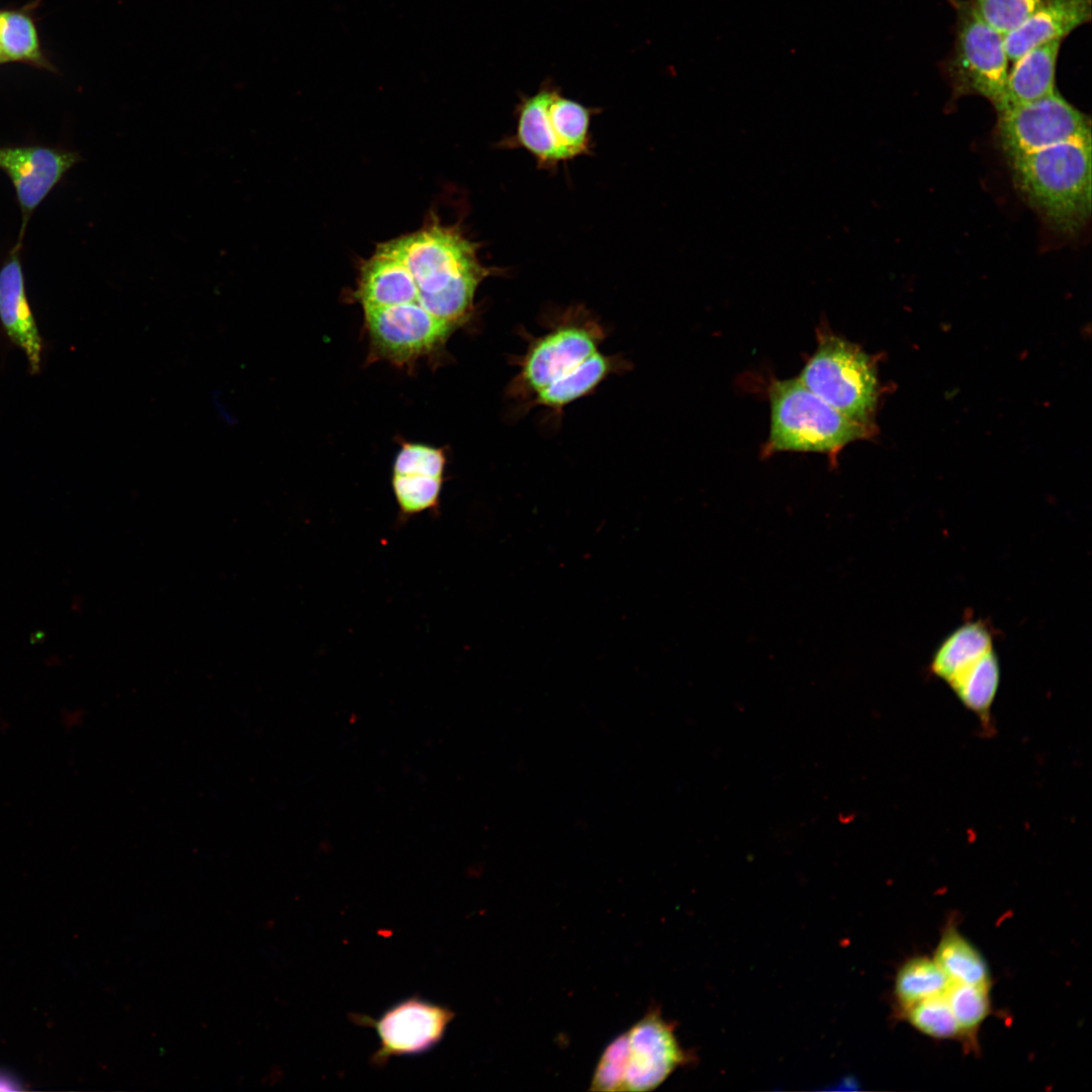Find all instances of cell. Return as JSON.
<instances>
[{"label":"cell","instance_id":"4","mask_svg":"<svg viewBox=\"0 0 1092 1092\" xmlns=\"http://www.w3.org/2000/svg\"><path fill=\"white\" fill-rule=\"evenodd\" d=\"M770 426L762 453L814 452L832 461L849 443L868 438L874 425L844 416L799 379H777L768 387Z\"/></svg>","mask_w":1092,"mask_h":1092},{"label":"cell","instance_id":"18","mask_svg":"<svg viewBox=\"0 0 1092 1092\" xmlns=\"http://www.w3.org/2000/svg\"><path fill=\"white\" fill-rule=\"evenodd\" d=\"M1000 678V661L993 648L965 668L947 685L968 710L976 714L983 723L988 724Z\"/></svg>","mask_w":1092,"mask_h":1092},{"label":"cell","instance_id":"7","mask_svg":"<svg viewBox=\"0 0 1092 1092\" xmlns=\"http://www.w3.org/2000/svg\"><path fill=\"white\" fill-rule=\"evenodd\" d=\"M798 379L835 410L873 425L878 380L871 358L856 345L827 329L817 332V347Z\"/></svg>","mask_w":1092,"mask_h":1092},{"label":"cell","instance_id":"22","mask_svg":"<svg viewBox=\"0 0 1092 1092\" xmlns=\"http://www.w3.org/2000/svg\"><path fill=\"white\" fill-rule=\"evenodd\" d=\"M990 986L948 984L944 997L957 1021L962 1038L976 1044L978 1029L991 1011Z\"/></svg>","mask_w":1092,"mask_h":1092},{"label":"cell","instance_id":"21","mask_svg":"<svg viewBox=\"0 0 1092 1092\" xmlns=\"http://www.w3.org/2000/svg\"><path fill=\"white\" fill-rule=\"evenodd\" d=\"M948 984V979L933 959L911 958L899 968L895 978L894 996L899 1010L943 994Z\"/></svg>","mask_w":1092,"mask_h":1092},{"label":"cell","instance_id":"12","mask_svg":"<svg viewBox=\"0 0 1092 1092\" xmlns=\"http://www.w3.org/2000/svg\"><path fill=\"white\" fill-rule=\"evenodd\" d=\"M79 160L75 152L48 147H0V169L10 178L21 210L17 245L34 209Z\"/></svg>","mask_w":1092,"mask_h":1092},{"label":"cell","instance_id":"6","mask_svg":"<svg viewBox=\"0 0 1092 1092\" xmlns=\"http://www.w3.org/2000/svg\"><path fill=\"white\" fill-rule=\"evenodd\" d=\"M599 111L563 96L551 80H545L535 94L520 97L516 131L503 146L526 150L543 170L556 169L592 153L590 120Z\"/></svg>","mask_w":1092,"mask_h":1092},{"label":"cell","instance_id":"26","mask_svg":"<svg viewBox=\"0 0 1092 1092\" xmlns=\"http://www.w3.org/2000/svg\"><path fill=\"white\" fill-rule=\"evenodd\" d=\"M0 64H3V60H2V56H1V52H0Z\"/></svg>","mask_w":1092,"mask_h":1092},{"label":"cell","instance_id":"16","mask_svg":"<svg viewBox=\"0 0 1092 1092\" xmlns=\"http://www.w3.org/2000/svg\"><path fill=\"white\" fill-rule=\"evenodd\" d=\"M1062 41L1039 44L1012 62L1003 109L1034 101L1057 90L1056 69Z\"/></svg>","mask_w":1092,"mask_h":1092},{"label":"cell","instance_id":"2","mask_svg":"<svg viewBox=\"0 0 1092 1092\" xmlns=\"http://www.w3.org/2000/svg\"><path fill=\"white\" fill-rule=\"evenodd\" d=\"M385 244L412 274L418 304L457 329L471 320L480 283L503 272L480 263L476 243L438 222Z\"/></svg>","mask_w":1092,"mask_h":1092},{"label":"cell","instance_id":"13","mask_svg":"<svg viewBox=\"0 0 1092 1092\" xmlns=\"http://www.w3.org/2000/svg\"><path fill=\"white\" fill-rule=\"evenodd\" d=\"M20 248L15 244L0 269V323L9 340L24 353L31 374H37L43 342L26 294Z\"/></svg>","mask_w":1092,"mask_h":1092},{"label":"cell","instance_id":"5","mask_svg":"<svg viewBox=\"0 0 1092 1092\" xmlns=\"http://www.w3.org/2000/svg\"><path fill=\"white\" fill-rule=\"evenodd\" d=\"M694 1060L679 1043L671 1022L656 1009L613 1039L601 1055L593 1091H650Z\"/></svg>","mask_w":1092,"mask_h":1092},{"label":"cell","instance_id":"10","mask_svg":"<svg viewBox=\"0 0 1092 1092\" xmlns=\"http://www.w3.org/2000/svg\"><path fill=\"white\" fill-rule=\"evenodd\" d=\"M371 360L416 363L444 347L457 329L415 304L363 308Z\"/></svg>","mask_w":1092,"mask_h":1092},{"label":"cell","instance_id":"11","mask_svg":"<svg viewBox=\"0 0 1092 1092\" xmlns=\"http://www.w3.org/2000/svg\"><path fill=\"white\" fill-rule=\"evenodd\" d=\"M455 1012L448 1006L419 996L403 999L379 1017L351 1014L356 1024L373 1028L379 1049L372 1055L374 1066H384L392 1057L414 1056L436 1046L445 1036Z\"/></svg>","mask_w":1092,"mask_h":1092},{"label":"cell","instance_id":"1","mask_svg":"<svg viewBox=\"0 0 1092 1092\" xmlns=\"http://www.w3.org/2000/svg\"><path fill=\"white\" fill-rule=\"evenodd\" d=\"M542 326L545 332L538 336L523 332L526 349L512 357L518 371L507 396L518 415L542 407L558 418L608 378L630 369L622 355L602 350L607 330L583 304L548 308Z\"/></svg>","mask_w":1092,"mask_h":1092},{"label":"cell","instance_id":"25","mask_svg":"<svg viewBox=\"0 0 1092 1092\" xmlns=\"http://www.w3.org/2000/svg\"><path fill=\"white\" fill-rule=\"evenodd\" d=\"M973 9L1003 35L1018 26L1042 0H968Z\"/></svg>","mask_w":1092,"mask_h":1092},{"label":"cell","instance_id":"24","mask_svg":"<svg viewBox=\"0 0 1092 1092\" xmlns=\"http://www.w3.org/2000/svg\"><path fill=\"white\" fill-rule=\"evenodd\" d=\"M446 455L434 446L404 442L392 465L394 474H424L444 479Z\"/></svg>","mask_w":1092,"mask_h":1092},{"label":"cell","instance_id":"8","mask_svg":"<svg viewBox=\"0 0 1092 1092\" xmlns=\"http://www.w3.org/2000/svg\"><path fill=\"white\" fill-rule=\"evenodd\" d=\"M956 11L952 50L942 64L956 97L979 95L996 109L1005 104L1009 59L1004 35L987 23L968 0H949Z\"/></svg>","mask_w":1092,"mask_h":1092},{"label":"cell","instance_id":"19","mask_svg":"<svg viewBox=\"0 0 1092 1092\" xmlns=\"http://www.w3.org/2000/svg\"><path fill=\"white\" fill-rule=\"evenodd\" d=\"M932 959L950 983L990 986L985 959L953 925L943 930Z\"/></svg>","mask_w":1092,"mask_h":1092},{"label":"cell","instance_id":"23","mask_svg":"<svg viewBox=\"0 0 1092 1092\" xmlns=\"http://www.w3.org/2000/svg\"><path fill=\"white\" fill-rule=\"evenodd\" d=\"M900 1012L914 1028L925 1035L937 1039L962 1038L944 993L921 1000Z\"/></svg>","mask_w":1092,"mask_h":1092},{"label":"cell","instance_id":"3","mask_svg":"<svg viewBox=\"0 0 1092 1092\" xmlns=\"http://www.w3.org/2000/svg\"><path fill=\"white\" fill-rule=\"evenodd\" d=\"M1019 192L1055 231L1076 235L1091 214V138L1011 160Z\"/></svg>","mask_w":1092,"mask_h":1092},{"label":"cell","instance_id":"17","mask_svg":"<svg viewBox=\"0 0 1092 1092\" xmlns=\"http://www.w3.org/2000/svg\"><path fill=\"white\" fill-rule=\"evenodd\" d=\"M994 648V633L982 620L969 621L951 631L935 649L930 671L946 684Z\"/></svg>","mask_w":1092,"mask_h":1092},{"label":"cell","instance_id":"20","mask_svg":"<svg viewBox=\"0 0 1092 1092\" xmlns=\"http://www.w3.org/2000/svg\"><path fill=\"white\" fill-rule=\"evenodd\" d=\"M0 52L3 63L21 62L53 70L44 55L31 8L0 9Z\"/></svg>","mask_w":1092,"mask_h":1092},{"label":"cell","instance_id":"14","mask_svg":"<svg viewBox=\"0 0 1092 1092\" xmlns=\"http://www.w3.org/2000/svg\"><path fill=\"white\" fill-rule=\"evenodd\" d=\"M1091 0H1042L1015 28L1004 34L1009 61L1050 41L1063 40L1078 27L1090 22Z\"/></svg>","mask_w":1092,"mask_h":1092},{"label":"cell","instance_id":"9","mask_svg":"<svg viewBox=\"0 0 1092 1092\" xmlns=\"http://www.w3.org/2000/svg\"><path fill=\"white\" fill-rule=\"evenodd\" d=\"M997 115L998 140L1008 160L1065 142L1091 138L1088 116L1058 90L1034 101L1005 108Z\"/></svg>","mask_w":1092,"mask_h":1092},{"label":"cell","instance_id":"15","mask_svg":"<svg viewBox=\"0 0 1092 1092\" xmlns=\"http://www.w3.org/2000/svg\"><path fill=\"white\" fill-rule=\"evenodd\" d=\"M354 297L362 308L419 305L412 274L385 243L361 265Z\"/></svg>","mask_w":1092,"mask_h":1092}]
</instances>
